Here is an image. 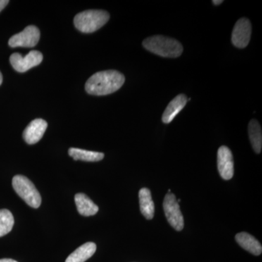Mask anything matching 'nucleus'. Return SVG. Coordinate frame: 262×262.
<instances>
[{
    "label": "nucleus",
    "instance_id": "9",
    "mask_svg": "<svg viewBox=\"0 0 262 262\" xmlns=\"http://www.w3.org/2000/svg\"><path fill=\"white\" fill-rule=\"evenodd\" d=\"M217 164L221 177L229 180L234 176V159L232 151L227 146H221L217 153Z\"/></svg>",
    "mask_w": 262,
    "mask_h": 262
},
{
    "label": "nucleus",
    "instance_id": "12",
    "mask_svg": "<svg viewBox=\"0 0 262 262\" xmlns=\"http://www.w3.org/2000/svg\"><path fill=\"white\" fill-rule=\"evenodd\" d=\"M235 239L237 244L244 249L255 256H259L262 252V246L259 241L247 232H241L236 234Z\"/></svg>",
    "mask_w": 262,
    "mask_h": 262
},
{
    "label": "nucleus",
    "instance_id": "22",
    "mask_svg": "<svg viewBox=\"0 0 262 262\" xmlns=\"http://www.w3.org/2000/svg\"><path fill=\"white\" fill-rule=\"evenodd\" d=\"M3 75H2L1 72H0V85L3 83Z\"/></svg>",
    "mask_w": 262,
    "mask_h": 262
},
{
    "label": "nucleus",
    "instance_id": "18",
    "mask_svg": "<svg viewBox=\"0 0 262 262\" xmlns=\"http://www.w3.org/2000/svg\"><path fill=\"white\" fill-rule=\"evenodd\" d=\"M14 225V218L9 210H0V237L9 233Z\"/></svg>",
    "mask_w": 262,
    "mask_h": 262
},
{
    "label": "nucleus",
    "instance_id": "4",
    "mask_svg": "<svg viewBox=\"0 0 262 262\" xmlns=\"http://www.w3.org/2000/svg\"><path fill=\"white\" fill-rule=\"evenodd\" d=\"M13 187L15 192L27 204L34 208L41 205L42 198L35 186L29 179L21 175H17L13 179Z\"/></svg>",
    "mask_w": 262,
    "mask_h": 262
},
{
    "label": "nucleus",
    "instance_id": "2",
    "mask_svg": "<svg viewBox=\"0 0 262 262\" xmlns=\"http://www.w3.org/2000/svg\"><path fill=\"white\" fill-rule=\"evenodd\" d=\"M143 46L148 51L165 58H177L183 53V46L173 38L155 35L143 41Z\"/></svg>",
    "mask_w": 262,
    "mask_h": 262
},
{
    "label": "nucleus",
    "instance_id": "8",
    "mask_svg": "<svg viewBox=\"0 0 262 262\" xmlns=\"http://www.w3.org/2000/svg\"><path fill=\"white\" fill-rule=\"evenodd\" d=\"M252 26L248 18L239 19L234 25L232 34V42L236 48L247 47L251 40Z\"/></svg>",
    "mask_w": 262,
    "mask_h": 262
},
{
    "label": "nucleus",
    "instance_id": "5",
    "mask_svg": "<svg viewBox=\"0 0 262 262\" xmlns=\"http://www.w3.org/2000/svg\"><path fill=\"white\" fill-rule=\"evenodd\" d=\"M163 209L170 225L177 231H182L184 227V216L175 194L168 193L165 195Z\"/></svg>",
    "mask_w": 262,
    "mask_h": 262
},
{
    "label": "nucleus",
    "instance_id": "16",
    "mask_svg": "<svg viewBox=\"0 0 262 262\" xmlns=\"http://www.w3.org/2000/svg\"><path fill=\"white\" fill-rule=\"evenodd\" d=\"M248 134L250 141L255 152L259 154L262 148V131L259 122L256 120H251L248 125Z\"/></svg>",
    "mask_w": 262,
    "mask_h": 262
},
{
    "label": "nucleus",
    "instance_id": "6",
    "mask_svg": "<svg viewBox=\"0 0 262 262\" xmlns=\"http://www.w3.org/2000/svg\"><path fill=\"white\" fill-rule=\"evenodd\" d=\"M42 60V53L37 51L29 52L25 57L20 55V53H13L10 58L12 67L15 71L20 72V73L27 72L33 67L40 64Z\"/></svg>",
    "mask_w": 262,
    "mask_h": 262
},
{
    "label": "nucleus",
    "instance_id": "19",
    "mask_svg": "<svg viewBox=\"0 0 262 262\" xmlns=\"http://www.w3.org/2000/svg\"><path fill=\"white\" fill-rule=\"evenodd\" d=\"M9 3L8 0H0V12L2 11Z\"/></svg>",
    "mask_w": 262,
    "mask_h": 262
},
{
    "label": "nucleus",
    "instance_id": "15",
    "mask_svg": "<svg viewBox=\"0 0 262 262\" xmlns=\"http://www.w3.org/2000/svg\"><path fill=\"white\" fill-rule=\"evenodd\" d=\"M96 251V245L94 243H86L71 253L65 262H84L91 258Z\"/></svg>",
    "mask_w": 262,
    "mask_h": 262
},
{
    "label": "nucleus",
    "instance_id": "14",
    "mask_svg": "<svg viewBox=\"0 0 262 262\" xmlns=\"http://www.w3.org/2000/svg\"><path fill=\"white\" fill-rule=\"evenodd\" d=\"M75 200L77 211L80 214L84 216H91L98 213V207L83 193L76 194Z\"/></svg>",
    "mask_w": 262,
    "mask_h": 262
},
{
    "label": "nucleus",
    "instance_id": "3",
    "mask_svg": "<svg viewBox=\"0 0 262 262\" xmlns=\"http://www.w3.org/2000/svg\"><path fill=\"white\" fill-rule=\"evenodd\" d=\"M105 10H89L78 13L74 19L76 28L83 33H93L101 29L110 20Z\"/></svg>",
    "mask_w": 262,
    "mask_h": 262
},
{
    "label": "nucleus",
    "instance_id": "20",
    "mask_svg": "<svg viewBox=\"0 0 262 262\" xmlns=\"http://www.w3.org/2000/svg\"><path fill=\"white\" fill-rule=\"evenodd\" d=\"M0 262H18L15 261L13 259H10V258H3V259H0Z\"/></svg>",
    "mask_w": 262,
    "mask_h": 262
},
{
    "label": "nucleus",
    "instance_id": "17",
    "mask_svg": "<svg viewBox=\"0 0 262 262\" xmlns=\"http://www.w3.org/2000/svg\"><path fill=\"white\" fill-rule=\"evenodd\" d=\"M69 155L75 160H82L85 162H98L104 158L103 153L87 151L77 148H70L69 149Z\"/></svg>",
    "mask_w": 262,
    "mask_h": 262
},
{
    "label": "nucleus",
    "instance_id": "10",
    "mask_svg": "<svg viewBox=\"0 0 262 262\" xmlns=\"http://www.w3.org/2000/svg\"><path fill=\"white\" fill-rule=\"evenodd\" d=\"M48 123L42 119H35L29 124L24 131V141L29 144H34L40 141L46 129Z\"/></svg>",
    "mask_w": 262,
    "mask_h": 262
},
{
    "label": "nucleus",
    "instance_id": "7",
    "mask_svg": "<svg viewBox=\"0 0 262 262\" xmlns=\"http://www.w3.org/2000/svg\"><path fill=\"white\" fill-rule=\"evenodd\" d=\"M40 38V32L35 26H28L24 31L15 34L9 39L11 48H33L37 46Z\"/></svg>",
    "mask_w": 262,
    "mask_h": 262
},
{
    "label": "nucleus",
    "instance_id": "1",
    "mask_svg": "<svg viewBox=\"0 0 262 262\" xmlns=\"http://www.w3.org/2000/svg\"><path fill=\"white\" fill-rule=\"evenodd\" d=\"M125 80V76L116 70L96 72L86 82L85 91L94 96H106L118 91Z\"/></svg>",
    "mask_w": 262,
    "mask_h": 262
},
{
    "label": "nucleus",
    "instance_id": "21",
    "mask_svg": "<svg viewBox=\"0 0 262 262\" xmlns=\"http://www.w3.org/2000/svg\"><path fill=\"white\" fill-rule=\"evenodd\" d=\"M212 3H213V5H219L222 4V3H223V1H216V0H213Z\"/></svg>",
    "mask_w": 262,
    "mask_h": 262
},
{
    "label": "nucleus",
    "instance_id": "13",
    "mask_svg": "<svg viewBox=\"0 0 262 262\" xmlns=\"http://www.w3.org/2000/svg\"><path fill=\"white\" fill-rule=\"evenodd\" d=\"M139 195L141 213L146 220H152L155 215V204L151 192L147 188H142L139 191Z\"/></svg>",
    "mask_w": 262,
    "mask_h": 262
},
{
    "label": "nucleus",
    "instance_id": "11",
    "mask_svg": "<svg viewBox=\"0 0 262 262\" xmlns=\"http://www.w3.org/2000/svg\"><path fill=\"white\" fill-rule=\"evenodd\" d=\"M188 101L187 96L179 94L169 103L164 112L162 120L164 123L168 124L173 121L176 116L184 108Z\"/></svg>",
    "mask_w": 262,
    "mask_h": 262
}]
</instances>
